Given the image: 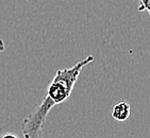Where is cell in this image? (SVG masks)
<instances>
[{
  "label": "cell",
  "mask_w": 150,
  "mask_h": 138,
  "mask_svg": "<svg viewBox=\"0 0 150 138\" xmlns=\"http://www.w3.org/2000/svg\"><path fill=\"white\" fill-rule=\"evenodd\" d=\"M4 49H6V45H4V42H3L2 39H0V54H1V53L4 51Z\"/></svg>",
  "instance_id": "5"
},
{
  "label": "cell",
  "mask_w": 150,
  "mask_h": 138,
  "mask_svg": "<svg viewBox=\"0 0 150 138\" xmlns=\"http://www.w3.org/2000/svg\"><path fill=\"white\" fill-rule=\"evenodd\" d=\"M0 138H19L17 135L15 134H12V133H6V134H3V135L0 136Z\"/></svg>",
  "instance_id": "4"
},
{
  "label": "cell",
  "mask_w": 150,
  "mask_h": 138,
  "mask_svg": "<svg viewBox=\"0 0 150 138\" xmlns=\"http://www.w3.org/2000/svg\"><path fill=\"white\" fill-rule=\"evenodd\" d=\"M93 61L94 56L88 55L72 67L59 69L47 88L42 103L21 121L23 138H40V132L44 129L49 112L55 105L63 103L69 98L82 69Z\"/></svg>",
  "instance_id": "1"
},
{
  "label": "cell",
  "mask_w": 150,
  "mask_h": 138,
  "mask_svg": "<svg viewBox=\"0 0 150 138\" xmlns=\"http://www.w3.org/2000/svg\"><path fill=\"white\" fill-rule=\"evenodd\" d=\"M139 11L146 12L150 16V0H139Z\"/></svg>",
  "instance_id": "3"
},
{
  "label": "cell",
  "mask_w": 150,
  "mask_h": 138,
  "mask_svg": "<svg viewBox=\"0 0 150 138\" xmlns=\"http://www.w3.org/2000/svg\"><path fill=\"white\" fill-rule=\"evenodd\" d=\"M131 113L130 104L126 101H119L118 103H116L112 108L111 115L115 120L117 121H126Z\"/></svg>",
  "instance_id": "2"
}]
</instances>
